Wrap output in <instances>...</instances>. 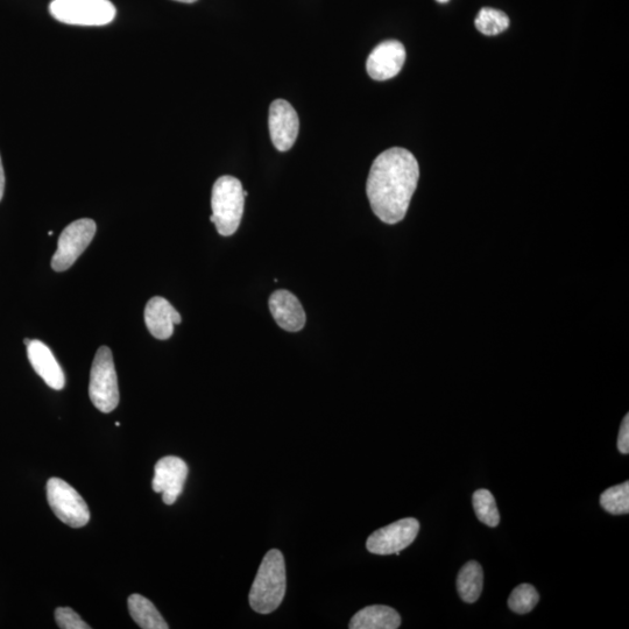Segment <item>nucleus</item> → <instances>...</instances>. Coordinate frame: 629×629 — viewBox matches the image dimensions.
<instances>
[{
    "label": "nucleus",
    "instance_id": "f257e3e1",
    "mask_svg": "<svg viewBox=\"0 0 629 629\" xmlns=\"http://www.w3.org/2000/svg\"><path fill=\"white\" fill-rule=\"evenodd\" d=\"M419 178L418 160L405 148H390L374 160L366 193L380 221L397 224L406 217Z\"/></svg>",
    "mask_w": 629,
    "mask_h": 629
},
{
    "label": "nucleus",
    "instance_id": "f03ea898",
    "mask_svg": "<svg viewBox=\"0 0 629 629\" xmlns=\"http://www.w3.org/2000/svg\"><path fill=\"white\" fill-rule=\"evenodd\" d=\"M287 589L285 557L278 549H272L261 562L252 584L249 602L259 614H270L284 602Z\"/></svg>",
    "mask_w": 629,
    "mask_h": 629
},
{
    "label": "nucleus",
    "instance_id": "7ed1b4c3",
    "mask_svg": "<svg viewBox=\"0 0 629 629\" xmlns=\"http://www.w3.org/2000/svg\"><path fill=\"white\" fill-rule=\"evenodd\" d=\"M247 193L242 182L233 176L219 178L212 188L210 221L216 225L219 235L232 236L242 222Z\"/></svg>",
    "mask_w": 629,
    "mask_h": 629
},
{
    "label": "nucleus",
    "instance_id": "20e7f679",
    "mask_svg": "<svg viewBox=\"0 0 629 629\" xmlns=\"http://www.w3.org/2000/svg\"><path fill=\"white\" fill-rule=\"evenodd\" d=\"M89 397L98 411L108 414L119 405L118 378L108 346L96 352L90 372Z\"/></svg>",
    "mask_w": 629,
    "mask_h": 629
},
{
    "label": "nucleus",
    "instance_id": "39448f33",
    "mask_svg": "<svg viewBox=\"0 0 629 629\" xmlns=\"http://www.w3.org/2000/svg\"><path fill=\"white\" fill-rule=\"evenodd\" d=\"M49 12L60 23L76 26H105L117 13L110 0H52Z\"/></svg>",
    "mask_w": 629,
    "mask_h": 629
},
{
    "label": "nucleus",
    "instance_id": "423d86ee",
    "mask_svg": "<svg viewBox=\"0 0 629 629\" xmlns=\"http://www.w3.org/2000/svg\"><path fill=\"white\" fill-rule=\"evenodd\" d=\"M47 499L52 511L63 524L72 528H82L89 524L90 511L86 500L65 480H48Z\"/></svg>",
    "mask_w": 629,
    "mask_h": 629
},
{
    "label": "nucleus",
    "instance_id": "0eeeda50",
    "mask_svg": "<svg viewBox=\"0 0 629 629\" xmlns=\"http://www.w3.org/2000/svg\"><path fill=\"white\" fill-rule=\"evenodd\" d=\"M97 225L93 219L82 218L68 225L59 238L58 250L52 259L55 272H65L82 256L93 242Z\"/></svg>",
    "mask_w": 629,
    "mask_h": 629
},
{
    "label": "nucleus",
    "instance_id": "6e6552de",
    "mask_svg": "<svg viewBox=\"0 0 629 629\" xmlns=\"http://www.w3.org/2000/svg\"><path fill=\"white\" fill-rule=\"evenodd\" d=\"M420 532V522L413 518L393 522L374 532L366 542V548L376 555H400L411 546Z\"/></svg>",
    "mask_w": 629,
    "mask_h": 629
},
{
    "label": "nucleus",
    "instance_id": "1a4fd4ad",
    "mask_svg": "<svg viewBox=\"0 0 629 629\" xmlns=\"http://www.w3.org/2000/svg\"><path fill=\"white\" fill-rule=\"evenodd\" d=\"M188 472V465L180 457L161 458L154 468L153 491L162 494L166 505L175 504L185 489Z\"/></svg>",
    "mask_w": 629,
    "mask_h": 629
},
{
    "label": "nucleus",
    "instance_id": "9d476101",
    "mask_svg": "<svg viewBox=\"0 0 629 629\" xmlns=\"http://www.w3.org/2000/svg\"><path fill=\"white\" fill-rule=\"evenodd\" d=\"M268 126L275 148L280 152L291 150L300 130L299 116L291 103L285 100L274 101L270 108Z\"/></svg>",
    "mask_w": 629,
    "mask_h": 629
},
{
    "label": "nucleus",
    "instance_id": "9b49d317",
    "mask_svg": "<svg viewBox=\"0 0 629 629\" xmlns=\"http://www.w3.org/2000/svg\"><path fill=\"white\" fill-rule=\"evenodd\" d=\"M406 61L405 46L399 41L381 42L367 59L366 69L371 79L376 81L391 80L397 76Z\"/></svg>",
    "mask_w": 629,
    "mask_h": 629
},
{
    "label": "nucleus",
    "instance_id": "f8f14e48",
    "mask_svg": "<svg viewBox=\"0 0 629 629\" xmlns=\"http://www.w3.org/2000/svg\"><path fill=\"white\" fill-rule=\"evenodd\" d=\"M182 317L171 303L161 296H154L145 308V323L150 334L160 341H166L174 334V325L180 324Z\"/></svg>",
    "mask_w": 629,
    "mask_h": 629
},
{
    "label": "nucleus",
    "instance_id": "ddd939ff",
    "mask_svg": "<svg viewBox=\"0 0 629 629\" xmlns=\"http://www.w3.org/2000/svg\"><path fill=\"white\" fill-rule=\"evenodd\" d=\"M268 306L280 328L289 332H298L305 328L307 321L305 310L299 299L291 292H274Z\"/></svg>",
    "mask_w": 629,
    "mask_h": 629
},
{
    "label": "nucleus",
    "instance_id": "4468645a",
    "mask_svg": "<svg viewBox=\"0 0 629 629\" xmlns=\"http://www.w3.org/2000/svg\"><path fill=\"white\" fill-rule=\"evenodd\" d=\"M28 360L35 372L55 391L63 390L66 385L65 373L51 349L40 341H31L27 346Z\"/></svg>",
    "mask_w": 629,
    "mask_h": 629
},
{
    "label": "nucleus",
    "instance_id": "2eb2a0df",
    "mask_svg": "<svg viewBox=\"0 0 629 629\" xmlns=\"http://www.w3.org/2000/svg\"><path fill=\"white\" fill-rule=\"evenodd\" d=\"M401 626L400 614L390 606H367L353 616L351 629H397Z\"/></svg>",
    "mask_w": 629,
    "mask_h": 629
},
{
    "label": "nucleus",
    "instance_id": "dca6fc26",
    "mask_svg": "<svg viewBox=\"0 0 629 629\" xmlns=\"http://www.w3.org/2000/svg\"><path fill=\"white\" fill-rule=\"evenodd\" d=\"M484 572L482 565L476 561L466 563L457 577V590L465 603H476L482 595Z\"/></svg>",
    "mask_w": 629,
    "mask_h": 629
},
{
    "label": "nucleus",
    "instance_id": "f3484780",
    "mask_svg": "<svg viewBox=\"0 0 629 629\" xmlns=\"http://www.w3.org/2000/svg\"><path fill=\"white\" fill-rule=\"evenodd\" d=\"M131 617L140 628L143 629H168L157 607L147 598L140 595H132L127 600Z\"/></svg>",
    "mask_w": 629,
    "mask_h": 629
},
{
    "label": "nucleus",
    "instance_id": "a211bd4d",
    "mask_svg": "<svg viewBox=\"0 0 629 629\" xmlns=\"http://www.w3.org/2000/svg\"><path fill=\"white\" fill-rule=\"evenodd\" d=\"M473 508L477 518L486 526L497 527L500 522V514L493 494L487 490H478L473 494Z\"/></svg>",
    "mask_w": 629,
    "mask_h": 629
},
{
    "label": "nucleus",
    "instance_id": "6ab92c4d",
    "mask_svg": "<svg viewBox=\"0 0 629 629\" xmlns=\"http://www.w3.org/2000/svg\"><path fill=\"white\" fill-rule=\"evenodd\" d=\"M475 25L480 33L492 37V35H498L507 30L510 26V18L503 11L485 7L478 13Z\"/></svg>",
    "mask_w": 629,
    "mask_h": 629
},
{
    "label": "nucleus",
    "instance_id": "aec40b11",
    "mask_svg": "<svg viewBox=\"0 0 629 629\" xmlns=\"http://www.w3.org/2000/svg\"><path fill=\"white\" fill-rule=\"evenodd\" d=\"M600 505L607 513L623 515L629 512V483L616 485L600 496Z\"/></svg>",
    "mask_w": 629,
    "mask_h": 629
},
{
    "label": "nucleus",
    "instance_id": "412c9836",
    "mask_svg": "<svg viewBox=\"0 0 629 629\" xmlns=\"http://www.w3.org/2000/svg\"><path fill=\"white\" fill-rule=\"evenodd\" d=\"M540 602L539 592L533 585L522 584L515 588L508 598V606L514 613L527 614Z\"/></svg>",
    "mask_w": 629,
    "mask_h": 629
},
{
    "label": "nucleus",
    "instance_id": "4be33fe9",
    "mask_svg": "<svg viewBox=\"0 0 629 629\" xmlns=\"http://www.w3.org/2000/svg\"><path fill=\"white\" fill-rule=\"evenodd\" d=\"M56 624L62 629H90L91 627L70 607H59L55 611Z\"/></svg>",
    "mask_w": 629,
    "mask_h": 629
},
{
    "label": "nucleus",
    "instance_id": "5701e85b",
    "mask_svg": "<svg viewBox=\"0 0 629 629\" xmlns=\"http://www.w3.org/2000/svg\"><path fill=\"white\" fill-rule=\"evenodd\" d=\"M618 450L623 455L629 454V415L625 416L623 423H621L619 436H618Z\"/></svg>",
    "mask_w": 629,
    "mask_h": 629
},
{
    "label": "nucleus",
    "instance_id": "b1692460",
    "mask_svg": "<svg viewBox=\"0 0 629 629\" xmlns=\"http://www.w3.org/2000/svg\"><path fill=\"white\" fill-rule=\"evenodd\" d=\"M5 190V174L3 168L2 158H0V201H2Z\"/></svg>",
    "mask_w": 629,
    "mask_h": 629
},
{
    "label": "nucleus",
    "instance_id": "393cba45",
    "mask_svg": "<svg viewBox=\"0 0 629 629\" xmlns=\"http://www.w3.org/2000/svg\"><path fill=\"white\" fill-rule=\"evenodd\" d=\"M175 2L186 3V4H192V3L197 2V0H175Z\"/></svg>",
    "mask_w": 629,
    "mask_h": 629
},
{
    "label": "nucleus",
    "instance_id": "a878e982",
    "mask_svg": "<svg viewBox=\"0 0 629 629\" xmlns=\"http://www.w3.org/2000/svg\"><path fill=\"white\" fill-rule=\"evenodd\" d=\"M24 343H25V345H26V346L30 345V343H31V339H27V338H26V339H25V341H24Z\"/></svg>",
    "mask_w": 629,
    "mask_h": 629
},
{
    "label": "nucleus",
    "instance_id": "bb28decb",
    "mask_svg": "<svg viewBox=\"0 0 629 629\" xmlns=\"http://www.w3.org/2000/svg\"><path fill=\"white\" fill-rule=\"evenodd\" d=\"M437 2H438V3H442V4H444V3H448V2H449V0H437Z\"/></svg>",
    "mask_w": 629,
    "mask_h": 629
}]
</instances>
